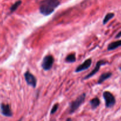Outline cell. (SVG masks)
Here are the masks:
<instances>
[{
	"mask_svg": "<svg viewBox=\"0 0 121 121\" xmlns=\"http://www.w3.org/2000/svg\"><path fill=\"white\" fill-rule=\"evenodd\" d=\"M59 4V0H43L40 3L39 11L42 14L49 16L55 11Z\"/></svg>",
	"mask_w": 121,
	"mask_h": 121,
	"instance_id": "1",
	"label": "cell"
},
{
	"mask_svg": "<svg viewBox=\"0 0 121 121\" xmlns=\"http://www.w3.org/2000/svg\"><path fill=\"white\" fill-rule=\"evenodd\" d=\"M86 98V94L83 93L77 97L75 100L69 104V113H73L78 109L79 107L82 104Z\"/></svg>",
	"mask_w": 121,
	"mask_h": 121,
	"instance_id": "2",
	"label": "cell"
},
{
	"mask_svg": "<svg viewBox=\"0 0 121 121\" xmlns=\"http://www.w3.org/2000/svg\"><path fill=\"white\" fill-rule=\"evenodd\" d=\"M103 97L105 101V105L107 108H110L115 105L116 100L113 95L109 91H104L103 93Z\"/></svg>",
	"mask_w": 121,
	"mask_h": 121,
	"instance_id": "3",
	"label": "cell"
},
{
	"mask_svg": "<svg viewBox=\"0 0 121 121\" xmlns=\"http://www.w3.org/2000/svg\"><path fill=\"white\" fill-rule=\"evenodd\" d=\"M54 63V58L51 55H46L43 58L42 62V67L45 71H48L52 68Z\"/></svg>",
	"mask_w": 121,
	"mask_h": 121,
	"instance_id": "4",
	"label": "cell"
},
{
	"mask_svg": "<svg viewBox=\"0 0 121 121\" xmlns=\"http://www.w3.org/2000/svg\"><path fill=\"white\" fill-rule=\"evenodd\" d=\"M24 75L27 84L29 86H31L33 88H35L37 84V80L35 77L29 71L26 72Z\"/></svg>",
	"mask_w": 121,
	"mask_h": 121,
	"instance_id": "5",
	"label": "cell"
},
{
	"mask_svg": "<svg viewBox=\"0 0 121 121\" xmlns=\"http://www.w3.org/2000/svg\"><path fill=\"white\" fill-rule=\"evenodd\" d=\"M106 64H108V62H107V61H105V60H99V61H98V62L96 63L95 68H94L88 75H87L84 78V80H87V79L90 78H91V77L93 76V75H95V74L99 71L101 66L103 65H104Z\"/></svg>",
	"mask_w": 121,
	"mask_h": 121,
	"instance_id": "6",
	"label": "cell"
},
{
	"mask_svg": "<svg viewBox=\"0 0 121 121\" xmlns=\"http://www.w3.org/2000/svg\"><path fill=\"white\" fill-rule=\"evenodd\" d=\"M0 108H1V112L3 115L6 117H11L13 116V112L11 110V107L9 104L2 103L0 106Z\"/></svg>",
	"mask_w": 121,
	"mask_h": 121,
	"instance_id": "7",
	"label": "cell"
},
{
	"mask_svg": "<svg viewBox=\"0 0 121 121\" xmlns=\"http://www.w3.org/2000/svg\"><path fill=\"white\" fill-rule=\"evenodd\" d=\"M91 58H88V59H86L84 62H82L81 64L79 65L75 69V73H80V72L82 71L87 69L90 67L91 65Z\"/></svg>",
	"mask_w": 121,
	"mask_h": 121,
	"instance_id": "8",
	"label": "cell"
},
{
	"mask_svg": "<svg viewBox=\"0 0 121 121\" xmlns=\"http://www.w3.org/2000/svg\"><path fill=\"white\" fill-rule=\"evenodd\" d=\"M120 46H121V40L113 42L109 44L108 46V50L109 51H113V50L116 49Z\"/></svg>",
	"mask_w": 121,
	"mask_h": 121,
	"instance_id": "9",
	"label": "cell"
},
{
	"mask_svg": "<svg viewBox=\"0 0 121 121\" xmlns=\"http://www.w3.org/2000/svg\"><path fill=\"white\" fill-rule=\"evenodd\" d=\"M111 76L112 73H110V72H107V73H103V74H102V75L100 76V77L99 78L97 83H98L99 84H101L103 83L104 81H106L107 79L109 78Z\"/></svg>",
	"mask_w": 121,
	"mask_h": 121,
	"instance_id": "10",
	"label": "cell"
},
{
	"mask_svg": "<svg viewBox=\"0 0 121 121\" xmlns=\"http://www.w3.org/2000/svg\"><path fill=\"white\" fill-rule=\"evenodd\" d=\"M100 101L99 99L97 97L93 99L92 100L90 101V104L93 109H96L100 105Z\"/></svg>",
	"mask_w": 121,
	"mask_h": 121,
	"instance_id": "11",
	"label": "cell"
},
{
	"mask_svg": "<svg viewBox=\"0 0 121 121\" xmlns=\"http://www.w3.org/2000/svg\"><path fill=\"white\" fill-rule=\"evenodd\" d=\"M75 60H76V57H75V54L74 53L68 55L65 58V62L68 63H73L75 62Z\"/></svg>",
	"mask_w": 121,
	"mask_h": 121,
	"instance_id": "12",
	"label": "cell"
},
{
	"mask_svg": "<svg viewBox=\"0 0 121 121\" xmlns=\"http://www.w3.org/2000/svg\"><path fill=\"white\" fill-rule=\"evenodd\" d=\"M115 16V14L113 13H109L107 14L104 17V19H103V24H106L109 20L112 19L113 17Z\"/></svg>",
	"mask_w": 121,
	"mask_h": 121,
	"instance_id": "13",
	"label": "cell"
},
{
	"mask_svg": "<svg viewBox=\"0 0 121 121\" xmlns=\"http://www.w3.org/2000/svg\"><path fill=\"white\" fill-rule=\"evenodd\" d=\"M21 4H22V1H21L20 0L16 2V3H15L13 5H12V6L10 7V11H11V13H13L14 12V11H16V10L18 9V7L21 5Z\"/></svg>",
	"mask_w": 121,
	"mask_h": 121,
	"instance_id": "14",
	"label": "cell"
},
{
	"mask_svg": "<svg viewBox=\"0 0 121 121\" xmlns=\"http://www.w3.org/2000/svg\"><path fill=\"white\" fill-rule=\"evenodd\" d=\"M58 107H59V104H55L53 106L51 111V115H53V114H54L57 111V110H58Z\"/></svg>",
	"mask_w": 121,
	"mask_h": 121,
	"instance_id": "15",
	"label": "cell"
},
{
	"mask_svg": "<svg viewBox=\"0 0 121 121\" xmlns=\"http://www.w3.org/2000/svg\"><path fill=\"white\" fill-rule=\"evenodd\" d=\"M120 37H121V31L117 33V35L116 36V38H119Z\"/></svg>",
	"mask_w": 121,
	"mask_h": 121,
	"instance_id": "16",
	"label": "cell"
},
{
	"mask_svg": "<svg viewBox=\"0 0 121 121\" xmlns=\"http://www.w3.org/2000/svg\"><path fill=\"white\" fill-rule=\"evenodd\" d=\"M71 119H68L67 120V121H71Z\"/></svg>",
	"mask_w": 121,
	"mask_h": 121,
	"instance_id": "17",
	"label": "cell"
},
{
	"mask_svg": "<svg viewBox=\"0 0 121 121\" xmlns=\"http://www.w3.org/2000/svg\"><path fill=\"white\" fill-rule=\"evenodd\" d=\"M119 69H120V70H121V67H119Z\"/></svg>",
	"mask_w": 121,
	"mask_h": 121,
	"instance_id": "18",
	"label": "cell"
},
{
	"mask_svg": "<svg viewBox=\"0 0 121 121\" xmlns=\"http://www.w3.org/2000/svg\"><path fill=\"white\" fill-rule=\"evenodd\" d=\"M22 119H20L18 121H22Z\"/></svg>",
	"mask_w": 121,
	"mask_h": 121,
	"instance_id": "19",
	"label": "cell"
}]
</instances>
